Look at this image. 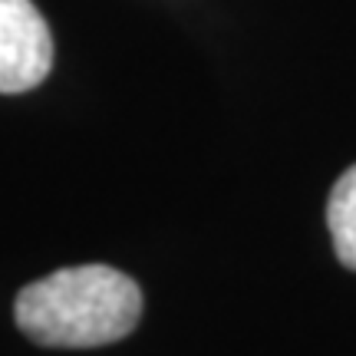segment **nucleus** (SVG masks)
Returning <instances> with one entry per match:
<instances>
[{"instance_id":"2","label":"nucleus","mask_w":356,"mask_h":356,"mask_svg":"<svg viewBox=\"0 0 356 356\" xmlns=\"http://www.w3.org/2000/svg\"><path fill=\"white\" fill-rule=\"evenodd\" d=\"M53 70V33L33 0H0V92L40 86Z\"/></svg>"},{"instance_id":"1","label":"nucleus","mask_w":356,"mask_h":356,"mask_svg":"<svg viewBox=\"0 0 356 356\" xmlns=\"http://www.w3.org/2000/svg\"><path fill=\"white\" fill-rule=\"evenodd\" d=\"M17 327L40 346L89 350L115 343L142 317L139 284L109 264L53 270L17 293Z\"/></svg>"},{"instance_id":"3","label":"nucleus","mask_w":356,"mask_h":356,"mask_svg":"<svg viewBox=\"0 0 356 356\" xmlns=\"http://www.w3.org/2000/svg\"><path fill=\"white\" fill-rule=\"evenodd\" d=\"M327 225H330L337 261L356 270V165L337 178L327 204Z\"/></svg>"}]
</instances>
